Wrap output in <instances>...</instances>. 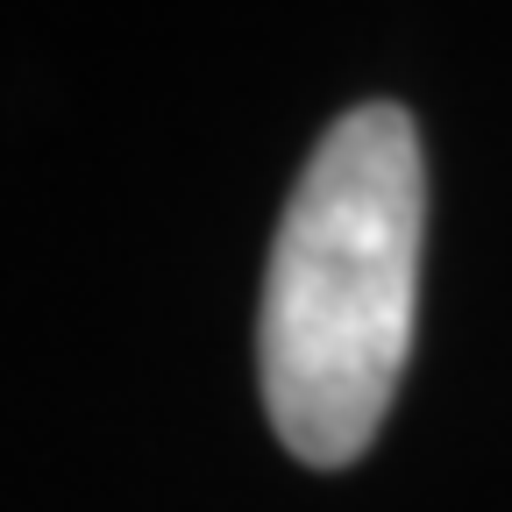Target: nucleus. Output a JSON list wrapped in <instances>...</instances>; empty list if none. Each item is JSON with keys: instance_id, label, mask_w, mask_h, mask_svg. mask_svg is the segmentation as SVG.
<instances>
[{"instance_id": "1", "label": "nucleus", "mask_w": 512, "mask_h": 512, "mask_svg": "<svg viewBox=\"0 0 512 512\" xmlns=\"http://www.w3.org/2000/svg\"><path fill=\"white\" fill-rule=\"evenodd\" d=\"M427 164L406 107H349L313 143L264 278L256 370L278 441L313 470H342L399 399L420 299Z\"/></svg>"}]
</instances>
